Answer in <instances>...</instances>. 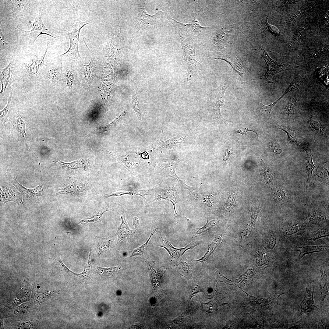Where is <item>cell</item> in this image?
Segmentation results:
<instances>
[{
  "mask_svg": "<svg viewBox=\"0 0 329 329\" xmlns=\"http://www.w3.org/2000/svg\"><path fill=\"white\" fill-rule=\"evenodd\" d=\"M133 224L135 230H138V226L139 224V220L138 218L136 217L134 218L133 221Z\"/></svg>",
  "mask_w": 329,
  "mask_h": 329,
  "instance_id": "56",
  "label": "cell"
},
{
  "mask_svg": "<svg viewBox=\"0 0 329 329\" xmlns=\"http://www.w3.org/2000/svg\"><path fill=\"white\" fill-rule=\"evenodd\" d=\"M90 264H88L85 267L82 273L76 274L69 270L64 264H62L59 269L62 274L69 280L77 282L85 281L87 279L90 273Z\"/></svg>",
  "mask_w": 329,
  "mask_h": 329,
  "instance_id": "10",
  "label": "cell"
},
{
  "mask_svg": "<svg viewBox=\"0 0 329 329\" xmlns=\"http://www.w3.org/2000/svg\"><path fill=\"white\" fill-rule=\"evenodd\" d=\"M127 113V111L125 110L118 115L112 122L102 127H99L98 129L101 131H105L120 123L124 119Z\"/></svg>",
  "mask_w": 329,
  "mask_h": 329,
  "instance_id": "35",
  "label": "cell"
},
{
  "mask_svg": "<svg viewBox=\"0 0 329 329\" xmlns=\"http://www.w3.org/2000/svg\"><path fill=\"white\" fill-rule=\"evenodd\" d=\"M125 194L139 195H140V196H142L143 197V196L140 193H139L138 192H127V191H123V192L122 191V192H117V193H112V194L108 195L106 196H105V197L106 198H107V197H110L111 196H121L122 195H125Z\"/></svg>",
  "mask_w": 329,
  "mask_h": 329,
  "instance_id": "49",
  "label": "cell"
},
{
  "mask_svg": "<svg viewBox=\"0 0 329 329\" xmlns=\"http://www.w3.org/2000/svg\"><path fill=\"white\" fill-rule=\"evenodd\" d=\"M0 40L2 44L5 48H7L8 47L7 43L5 39L1 28L0 29Z\"/></svg>",
  "mask_w": 329,
  "mask_h": 329,
  "instance_id": "54",
  "label": "cell"
},
{
  "mask_svg": "<svg viewBox=\"0 0 329 329\" xmlns=\"http://www.w3.org/2000/svg\"><path fill=\"white\" fill-rule=\"evenodd\" d=\"M240 24L239 22L229 25L221 23L215 27L210 40V45L217 48H224L232 33Z\"/></svg>",
  "mask_w": 329,
  "mask_h": 329,
  "instance_id": "2",
  "label": "cell"
},
{
  "mask_svg": "<svg viewBox=\"0 0 329 329\" xmlns=\"http://www.w3.org/2000/svg\"><path fill=\"white\" fill-rule=\"evenodd\" d=\"M66 76V85L69 89H72L74 81V76L72 71L69 70L67 71Z\"/></svg>",
  "mask_w": 329,
  "mask_h": 329,
  "instance_id": "48",
  "label": "cell"
},
{
  "mask_svg": "<svg viewBox=\"0 0 329 329\" xmlns=\"http://www.w3.org/2000/svg\"><path fill=\"white\" fill-rule=\"evenodd\" d=\"M48 48L47 46L44 53L41 59L32 60L31 64L27 67L29 72L31 74L37 75L40 67L44 64V59L48 50Z\"/></svg>",
  "mask_w": 329,
  "mask_h": 329,
  "instance_id": "30",
  "label": "cell"
},
{
  "mask_svg": "<svg viewBox=\"0 0 329 329\" xmlns=\"http://www.w3.org/2000/svg\"><path fill=\"white\" fill-rule=\"evenodd\" d=\"M14 10L16 11L20 12L26 8V2L27 1L15 0L14 1Z\"/></svg>",
  "mask_w": 329,
  "mask_h": 329,
  "instance_id": "46",
  "label": "cell"
},
{
  "mask_svg": "<svg viewBox=\"0 0 329 329\" xmlns=\"http://www.w3.org/2000/svg\"><path fill=\"white\" fill-rule=\"evenodd\" d=\"M304 225L302 223H295L287 226L284 228V234L286 235L295 234L303 229Z\"/></svg>",
  "mask_w": 329,
  "mask_h": 329,
  "instance_id": "33",
  "label": "cell"
},
{
  "mask_svg": "<svg viewBox=\"0 0 329 329\" xmlns=\"http://www.w3.org/2000/svg\"><path fill=\"white\" fill-rule=\"evenodd\" d=\"M179 36L180 39L192 44L200 43L203 40V37L210 31L209 27L201 26L199 21L194 19L187 23H182L171 19Z\"/></svg>",
  "mask_w": 329,
  "mask_h": 329,
  "instance_id": "1",
  "label": "cell"
},
{
  "mask_svg": "<svg viewBox=\"0 0 329 329\" xmlns=\"http://www.w3.org/2000/svg\"><path fill=\"white\" fill-rule=\"evenodd\" d=\"M11 177L13 184L17 187L23 195L28 199H31L35 196H40L43 190L41 185H39L34 189H27L19 183L15 177L12 176Z\"/></svg>",
  "mask_w": 329,
  "mask_h": 329,
  "instance_id": "15",
  "label": "cell"
},
{
  "mask_svg": "<svg viewBox=\"0 0 329 329\" xmlns=\"http://www.w3.org/2000/svg\"><path fill=\"white\" fill-rule=\"evenodd\" d=\"M47 75L48 78L53 82H58L61 79L60 68L58 67H50L48 71Z\"/></svg>",
  "mask_w": 329,
  "mask_h": 329,
  "instance_id": "34",
  "label": "cell"
},
{
  "mask_svg": "<svg viewBox=\"0 0 329 329\" xmlns=\"http://www.w3.org/2000/svg\"><path fill=\"white\" fill-rule=\"evenodd\" d=\"M232 154V150L231 148L227 149L225 151L223 156V160L226 161L229 157Z\"/></svg>",
  "mask_w": 329,
  "mask_h": 329,
  "instance_id": "55",
  "label": "cell"
},
{
  "mask_svg": "<svg viewBox=\"0 0 329 329\" xmlns=\"http://www.w3.org/2000/svg\"><path fill=\"white\" fill-rule=\"evenodd\" d=\"M328 247L323 245H317L312 246H302L297 247L296 248V250L300 252L299 256L301 258L305 255L314 252L325 251L327 250Z\"/></svg>",
  "mask_w": 329,
  "mask_h": 329,
  "instance_id": "26",
  "label": "cell"
},
{
  "mask_svg": "<svg viewBox=\"0 0 329 329\" xmlns=\"http://www.w3.org/2000/svg\"><path fill=\"white\" fill-rule=\"evenodd\" d=\"M230 86L228 84H221L217 88L213 89L210 93L209 97V108L208 110L214 118L225 120L221 115L220 109L225 103V91Z\"/></svg>",
  "mask_w": 329,
  "mask_h": 329,
  "instance_id": "4",
  "label": "cell"
},
{
  "mask_svg": "<svg viewBox=\"0 0 329 329\" xmlns=\"http://www.w3.org/2000/svg\"><path fill=\"white\" fill-rule=\"evenodd\" d=\"M313 217L315 221H325L326 219V217L325 215L318 212L317 213L315 212L313 215Z\"/></svg>",
  "mask_w": 329,
  "mask_h": 329,
  "instance_id": "52",
  "label": "cell"
},
{
  "mask_svg": "<svg viewBox=\"0 0 329 329\" xmlns=\"http://www.w3.org/2000/svg\"><path fill=\"white\" fill-rule=\"evenodd\" d=\"M147 263L150 278L153 281H158L160 283L161 278L167 270L165 267H157L152 266L147 261L145 260Z\"/></svg>",
  "mask_w": 329,
  "mask_h": 329,
  "instance_id": "22",
  "label": "cell"
},
{
  "mask_svg": "<svg viewBox=\"0 0 329 329\" xmlns=\"http://www.w3.org/2000/svg\"><path fill=\"white\" fill-rule=\"evenodd\" d=\"M277 239V237L274 235L268 238L267 241L268 248L271 249H273L276 246Z\"/></svg>",
  "mask_w": 329,
  "mask_h": 329,
  "instance_id": "50",
  "label": "cell"
},
{
  "mask_svg": "<svg viewBox=\"0 0 329 329\" xmlns=\"http://www.w3.org/2000/svg\"><path fill=\"white\" fill-rule=\"evenodd\" d=\"M12 61L9 64L2 70L0 75V81L2 85V89L0 91L1 95L5 91L11 80V67Z\"/></svg>",
  "mask_w": 329,
  "mask_h": 329,
  "instance_id": "25",
  "label": "cell"
},
{
  "mask_svg": "<svg viewBox=\"0 0 329 329\" xmlns=\"http://www.w3.org/2000/svg\"><path fill=\"white\" fill-rule=\"evenodd\" d=\"M269 147L271 150L276 155L281 156L283 150L281 147L276 141H273L269 144Z\"/></svg>",
  "mask_w": 329,
  "mask_h": 329,
  "instance_id": "43",
  "label": "cell"
},
{
  "mask_svg": "<svg viewBox=\"0 0 329 329\" xmlns=\"http://www.w3.org/2000/svg\"><path fill=\"white\" fill-rule=\"evenodd\" d=\"M279 100V99L274 102L267 105H263L262 103H259L260 110L259 112L261 114L268 116L271 119L272 117L271 115V110L273 108L275 105L278 101Z\"/></svg>",
  "mask_w": 329,
  "mask_h": 329,
  "instance_id": "37",
  "label": "cell"
},
{
  "mask_svg": "<svg viewBox=\"0 0 329 329\" xmlns=\"http://www.w3.org/2000/svg\"><path fill=\"white\" fill-rule=\"evenodd\" d=\"M84 189V186L82 184H72L60 189L57 194L77 193L83 192Z\"/></svg>",
  "mask_w": 329,
  "mask_h": 329,
  "instance_id": "32",
  "label": "cell"
},
{
  "mask_svg": "<svg viewBox=\"0 0 329 329\" xmlns=\"http://www.w3.org/2000/svg\"><path fill=\"white\" fill-rule=\"evenodd\" d=\"M157 229V228L156 226L154 227L150 235L146 242L140 246L133 249L132 254L130 257H135L136 259L137 258L143 256L144 255L146 254L148 244L151 237L153 235Z\"/></svg>",
  "mask_w": 329,
  "mask_h": 329,
  "instance_id": "28",
  "label": "cell"
},
{
  "mask_svg": "<svg viewBox=\"0 0 329 329\" xmlns=\"http://www.w3.org/2000/svg\"><path fill=\"white\" fill-rule=\"evenodd\" d=\"M176 192L175 190L173 188H169L163 189L161 193L156 197L157 199H164L170 201L172 203L175 211L174 216H176L178 214L175 208V204L178 203Z\"/></svg>",
  "mask_w": 329,
  "mask_h": 329,
  "instance_id": "20",
  "label": "cell"
},
{
  "mask_svg": "<svg viewBox=\"0 0 329 329\" xmlns=\"http://www.w3.org/2000/svg\"><path fill=\"white\" fill-rule=\"evenodd\" d=\"M162 240L161 245L158 246L165 249L169 253L171 259L174 261L182 256L187 250L192 249L199 244L194 242L190 243L186 247L182 248H176L174 247L164 235L161 234Z\"/></svg>",
  "mask_w": 329,
  "mask_h": 329,
  "instance_id": "8",
  "label": "cell"
},
{
  "mask_svg": "<svg viewBox=\"0 0 329 329\" xmlns=\"http://www.w3.org/2000/svg\"><path fill=\"white\" fill-rule=\"evenodd\" d=\"M221 239V236H218L216 237L212 242L208 244V250L203 257L198 260H193L195 262L196 264L199 263H201L203 264L204 263L208 260L210 255L219 246Z\"/></svg>",
  "mask_w": 329,
  "mask_h": 329,
  "instance_id": "24",
  "label": "cell"
},
{
  "mask_svg": "<svg viewBox=\"0 0 329 329\" xmlns=\"http://www.w3.org/2000/svg\"><path fill=\"white\" fill-rule=\"evenodd\" d=\"M183 140V137L178 136L166 141H164L161 140H158L157 142V149L159 150L163 151L172 149L175 147L178 144L182 143Z\"/></svg>",
  "mask_w": 329,
  "mask_h": 329,
  "instance_id": "21",
  "label": "cell"
},
{
  "mask_svg": "<svg viewBox=\"0 0 329 329\" xmlns=\"http://www.w3.org/2000/svg\"><path fill=\"white\" fill-rule=\"evenodd\" d=\"M264 25L265 30L271 33L272 34L275 36H282L278 29L274 26L268 23L267 18L265 19L264 22L262 21Z\"/></svg>",
  "mask_w": 329,
  "mask_h": 329,
  "instance_id": "42",
  "label": "cell"
},
{
  "mask_svg": "<svg viewBox=\"0 0 329 329\" xmlns=\"http://www.w3.org/2000/svg\"><path fill=\"white\" fill-rule=\"evenodd\" d=\"M16 129L18 133L26 143L27 148L29 150L30 148L26 142L25 122L23 118L19 115L17 116L16 119Z\"/></svg>",
  "mask_w": 329,
  "mask_h": 329,
  "instance_id": "29",
  "label": "cell"
},
{
  "mask_svg": "<svg viewBox=\"0 0 329 329\" xmlns=\"http://www.w3.org/2000/svg\"><path fill=\"white\" fill-rule=\"evenodd\" d=\"M316 169V174L319 178L328 181V172L326 169L321 167H317Z\"/></svg>",
  "mask_w": 329,
  "mask_h": 329,
  "instance_id": "45",
  "label": "cell"
},
{
  "mask_svg": "<svg viewBox=\"0 0 329 329\" xmlns=\"http://www.w3.org/2000/svg\"><path fill=\"white\" fill-rule=\"evenodd\" d=\"M306 296L297 313L299 316L305 313L311 311L316 308L318 309L315 306L313 299V289L311 287L310 289H308L306 287Z\"/></svg>",
  "mask_w": 329,
  "mask_h": 329,
  "instance_id": "13",
  "label": "cell"
},
{
  "mask_svg": "<svg viewBox=\"0 0 329 329\" xmlns=\"http://www.w3.org/2000/svg\"><path fill=\"white\" fill-rule=\"evenodd\" d=\"M121 217L122 222L116 233L120 242L133 238L136 230H131L129 228L125 217H122L121 215Z\"/></svg>",
  "mask_w": 329,
  "mask_h": 329,
  "instance_id": "16",
  "label": "cell"
},
{
  "mask_svg": "<svg viewBox=\"0 0 329 329\" xmlns=\"http://www.w3.org/2000/svg\"><path fill=\"white\" fill-rule=\"evenodd\" d=\"M309 123L311 129L317 133L323 134L324 130L319 122L315 118L311 117L309 120Z\"/></svg>",
  "mask_w": 329,
  "mask_h": 329,
  "instance_id": "40",
  "label": "cell"
},
{
  "mask_svg": "<svg viewBox=\"0 0 329 329\" xmlns=\"http://www.w3.org/2000/svg\"><path fill=\"white\" fill-rule=\"evenodd\" d=\"M40 9L39 8V10L38 16L33 23L32 26V29L29 31H25L23 30V31L26 32H31L36 31L39 33V34L34 40L33 43L39 36L43 34L48 35L54 38H56L54 36V34L51 32L46 27L43 23L41 18V9Z\"/></svg>",
  "mask_w": 329,
  "mask_h": 329,
  "instance_id": "17",
  "label": "cell"
},
{
  "mask_svg": "<svg viewBox=\"0 0 329 329\" xmlns=\"http://www.w3.org/2000/svg\"><path fill=\"white\" fill-rule=\"evenodd\" d=\"M300 79L299 76H296L294 78V80L289 86L287 90L285 91L283 95L280 97L282 98L286 94L292 90L298 88L300 85Z\"/></svg>",
  "mask_w": 329,
  "mask_h": 329,
  "instance_id": "44",
  "label": "cell"
},
{
  "mask_svg": "<svg viewBox=\"0 0 329 329\" xmlns=\"http://www.w3.org/2000/svg\"><path fill=\"white\" fill-rule=\"evenodd\" d=\"M237 56L232 55L229 50H226L219 52H209L207 57L211 59H219L225 61L228 63L232 68L234 71L242 77L244 74V68L243 65L236 58Z\"/></svg>",
  "mask_w": 329,
  "mask_h": 329,
  "instance_id": "7",
  "label": "cell"
},
{
  "mask_svg": "<svg viewBox=\"0 0 329 329\" xmlns=\"http://www.w3.org/2000/svg\"><path fill=\"white\" fill-rule=\"evenodd\" d=\"M12 89L11 90L8 102L6 106L0 112V118L5 116L7 114L10 106L12 94Z\"/></svg>",
  "mask_w": 329,
  "mask_h": 329,
  "instance_id": "47",
  "label": "cell"
},
{
  "mask_svg": "<svg viewBox=\"0 0 329 329\" xmlns=\"http://www.w3.org/2000/svg\"><path fill=\"white\" fill-rule=\"evenodd\" d=\"M83 41L91 56V61L88 65H85L82 63H81V68L84 76V79L87 86L89 88L94 76L96 68V61L94 53L87 46L84 38Z\"/></svg>",
  "mask_w": 329,
  "mask_h": 329,
  "instance_id": "9",
  "label": "cell"
},
{
  "mask_svg": "<svg viewBox=\"0 0 329 329\" xmlns=\"http://www.w3.org/2000/svg\"><path fill=\"white\" fill-rule=\"evenodd\" d=\"M329 231L327 229H320L313 232L309 237L308 240L313 242L320 238L328 236Z\"/></svg>",
  "mask_w": 329,
  "mask_h": 329,
  "instance_id": "39",
  "label": "cell"
},
{
  "mask_svg": "<svg viewBox=\"0 0 329 329\" xmlns=\"http://www.w3.org/2000/svg\"><path fill=\"white\" fill-rule=\"evenodd\" d=\"M59 164L65 171V175L67 176L72 172L79 170H87L88 165L86 161L80 159L69 163H65L60 161H53Z\"/></svg>",
  "mask_w": 329,
  "mask_h": 329,
  "instance_id": "11",
  "label": "cell"
},
{
  "mask_svg": "<svg viewBox=\"0 0 329 329\" xmlns=\"http://www.w3.org/2000/svg\"><path fill=\"white\" fill-rule=\"evenodd\" d=\"M90 23V22H88L87 21H81L78 19L74 23L73 30L71 32H69L66 30H64L68 34L70 45L68 50L65 53L61 55V56H68L72 59L81 62L83 61L80 55L78 49L80 32L82 27Z\"/></svg>",
  "mask_w": 329,
  "mask_h": 329,
  "instance_id": "3",
  "label": "cell"
},
{
  "mask_svg": "<svg viewBox=\"0 0 329 329\" xmlns=\"http://www.w3.org/2000/svg\"><path fill=\"white\" fill-rule=\"evenodd\" d=\"M273 194L274 197L277 200L284 201L287 199V194L283 189L279 186L277 187L274 189Z\"/></svg>",
  "mask_w": 329,
  "mask_h": 329,
  "instance_id": "41",
  "label": "cell"
},
{
  "mask_svg": "<svg viewBox=\"0 0 329 329\" xmlns=\"http://www.w3.org/2000/svg\"><path fill=\"white\" fill-rule=\"evenodd\" d=\"M298 106V103L296 99L293 98L290 100L283 110L282 116L285 119H293Z\"/></svg>",
  "mask_w": 329,
  "mask_h": 329,
  "instance_id": "23",
  "label": "cell"
},
{
  "mask_svg": "<svg viewBox=\"0 0 329 329\" xmlns=\"http://www.w3.org/2000/svg\"><path fill=\"white\" fill-rule=\"evenodd\" d=\"M201 291V288L198 285H195L193 286L192 288V294L190 295L189 300L191 299V298L195 295V294Z\"/></svg>",
  "mask_w": 329,
  "mask_h": 329,
  "instance_id": "53",
  "label": "cell"
},
{
  "mask_svg": "<svg viewBox=\"0 0 329 329\" xmlns=\"http://www.w3.org/2000/svg\"><path fill=\"white\" fill-rule=\"evenodd\" d=\"M261 164L260 169V172L262 177L263 178L266 184L271 182L274 179V176L263 161L261 159Z\"/></svg>",
  "mask_w": 329,
  "mask_h": 329,
  "instance_id": "31",
  "label": "cell"
},
{
  "mask_svg": "<svg viewBox=\"0 0 329 329\" xmlns=\"http://www.w3.org/2000/svg\"><path fill=\"white\" fill-rule=\"evenodd\" d=\"M301 146L306 151V155L307 161L306 163V169L307 176V182L306 185V191L307 193V188L310 181L312 176L313 171V170L316 169L317 167L314 165L312 160L313 155L312 154L310 147L309 146L307 143L302 144Z\"/></svg>",
  "mask_w": 329,
  "mask_h": 329,
  "instance_id": "19",
  "label": "cell"
},
{
  "mask_svg": "<svg viewBox=\"0 0 329 329\" xmlns=\"http://www.w3.org/2000/svg\"><path fill=\"white\" fill-rule=\"evenodd\" d=\"M275 127L278 129L285 132L287 135L289 141L293 144L299 146L300 143L298 141L295 131L291 127L283 125L275 124Z\"/></svg>",
  "mask_w": 329,
  "mask_h": 329,
  "instance_id": "27",
  "label": "cell"
},
{
  "mask_svg": "<svg viewBox=\"0 0 329 329\" xmlns=\"http://www.w3.org/2000/svg\"><path fill=\"white\" fill-rule=\"evenodd\" d=\"M179 161V160H167L164 163V166L170 176L176 180L184 189H188L189 191H191L193 189V187L186 184L176 174V167Z\"/></svg>",
  "mask_w": 329,
  "mask_h": 329,
  "instance_id": "18",
  "label": "cell"
},
{
  "mask_svg": "<svg viewBox=\"0 0 329 329\" xmlns=\"http://www.w3.org/2000/svg\"><path fill=\"white\" fill-rule=\"evenodd\" d=\"M132 101L131 104L132 107L136 112L139 119L140 121H142V116L139 102L136 95L133 91L132 92Z\"/></svg>",
  "mask_w": 329,
  "mask_h": 329,
  "instance_id": "38",
  "label": "cell"
},
{
  "mask_svg": "<svg viewBox=\"0 0 329 329\" xmlns=\"http://www.w3.org/2000/svg\"><path fill=\"white\" fill-rule=\"evenodd\" d=\"M218 222V220L215 219L209 221L207 220L206 223L203 227L197 229L196 234L200 235L207 232L216 225Z\"/></svg>",
  "mask_w": 329,
  "mask_h": 329,
  "instance_id": "36",
  "label": "cell"
},
{
  "mask_svg": "<svg viewBox=\"0 0 329 329\" xmlns=\"http://www.w3.org/2000/svg\"><path fill=\"white\" fill-rule=\"evenodd\" d=\"M183 51V59L188 64L187 81L191 79L195 73L200 70L201 64L195 59V49L193 44H190L180 39Z\"/></svg>",
  "mask_w": 329,
  "mask_h": 329,
  "instance_id": "6",
  "label": "cell"
},
{
  "mask_svg": "<svg viewBox=\"0 0 329 329\" xmlns=\"http://www.w3.org/2000/svg\"><path fill=\"white\" fill-rule=\"evenodd\" d=\"M179 272L182 276L187 278L192 276L194 266L192 263L188 260L183 255L175 261Z\"/></svg>",
  "mask_w": 329,
  "mask_h": 329,
  "instance_id": "12",
  "label": "cell"
},
{
  "mask_svg": "<svg viewBox=\"0 0 329 329\" xmlns=\"http://www.w3.org/2000/svg\"><path fill=\"white\" fill-rule=\"evenodd\" d=\"M262 52L261 55L267 65V69L263 78L269 83H274L272 80L273 77L276 74L287 70L292 69L295 66L278 62L272 59L269 55L266 50L263 47L260 48Z\"/></svg>",
  "mask_w": 329,
  "mask_h": 329,
  "instance_id": "5",
  "label": "cell"
},
{
  "mask_svg": "<svg viewBox=\"0 0 329 329\" xmlns=\"http://www.w3.org/2000/svg\"><path fill=\"white\" fill-rule=\"evenodd\" d=\"M124 270L123 267L119 266L111 267H98L97 271L102 277L105 278H122V273Z\"/></svg>",
  "mask_w": 329,
  "mask_h": 329,
  "instance_id": "14",
  "label": "cell"
},
{
  "mask_svg": "<svg viewBox=\"0 0 329 329\" xmlns=\"http://www.w3.org/2000/svg\"><path fill=\"white\" fill-rule=\"evenodd\" d=\"M249 131H253V132L255 133L256 134V135H257V136H258V135H257V134L253 130L251 129H249L248 128H247V127H243H243L240 128H239V129H237L235 131L234 133H239L242 134V135H246V133L247 132Z\"/></svg>",
  "mask_w": 329,
  "mask_h": 329,
  "instance_id": "51",
  "label": "cell"
}]
</instances>
